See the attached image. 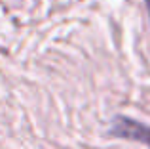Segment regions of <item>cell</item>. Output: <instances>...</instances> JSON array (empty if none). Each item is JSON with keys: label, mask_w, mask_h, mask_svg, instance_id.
<instances>
[{"label": "cell", "mask_w": 150, "mask_h": 149, "mask_svg": "<svg viewBox=\"0 0 150 149\" xmlns=\"http://www.w3.org/2000/svg\"><path fill=\"white\" fill-rule=\"evenodd\" d=\"M118 136H125V138H135V140H141L144 143H150V128L143 126L139 122H133L129 119H120L116 120L112 128Z\"/></svg>", "instance_id": "1"}, {"label": "cell", "mask_w": 150, "mask_h": 149, "mask_svg": "<svg viewBox=\"0 0 150 149\" xmlns=\"http://www.w3.org/2000/svg\"><path fill=\"white\" fill-rule=\"evenodd\" d=\"M146 8H148V14H150V0H146Z\"/></svg>", "instance_id": "2"}]
</instances>
